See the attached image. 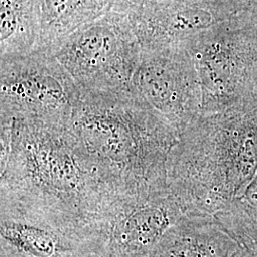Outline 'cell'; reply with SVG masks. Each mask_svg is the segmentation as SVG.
<instances>
[{
    "instance_id": "10",
    "label": "cell",
    "mask_w": 257,
    "mask_h": 257,
    "mask_svg": "<svg viewBox=\"0 0 257 257\" xmlns=\"http://www.w3.org/2000/svg\"><path fill=\"white\" fill-rule=\"evenodd\" d=\"M236 248L213 216L185 214L146 257H230Z\"/></svg>"
},
{
    "instance_id": "12",
    "label": "cell",
    "mask_w": 257,
    "mask_h": 257,
    "mask_svg": "<svg viewBox=\"0 0 257 257\" xmlns=\"http://www.w3.org/2000/svg\"><path fill=\"white\" fill-rule=\"evenodd\" d=\"M37 42L36 0H0V58L32 54Z\"/></svg>"
},
{
    "instance_id": "16",
    "label": "cell",
    "mask_w": 257,
    "mask_h": 257,
    "mask_svg": "<svg viewBox=\"0 0 257 257\" xmlns=\"http://www.w3.org/2000/svg\"><path fill=\"white\" fill-rule=\"evenodd\" d=\"M69 257H97L93 252H92V250H90V249H85V250H82V251H79V252H77V253H74L73 255H71V256Z\"/></svg>"
},
{
    "instance_id": "11",
    "label": "cell",
    "mask_w": 257,
    "mask_h": 257,
    "mask_svg": "<svg viewBox=\"0 0 257 257\" xmlns=\"http://www.w3.org/2000/svg\"><path fill=\"white\" fill-rule=\"evenodd\" d=\"M36 52L51 53L66 37L114 9V0H36Z\"/></svg>"
},
{
    "instance_id": "4",
    "label": "cell",
    "mask_w": 257,
    "mask_h": 257,
    "mask_svg": "<svg viewBox=\"0 0 257 257\" xmlns=\"http://www.w3.org/2000/svg\"><path fill=\"white\" fill-rule=\"evenodd\" d=\"M128 18L111 11L75 31L50 54L71 75L80 92H134L142 56Z\"/></svg>"
},
{
    "instance_id": "13",
    "label": "cell",
    "mask_w": 257,
    "mask_h": 257,
    "mask_svg": "<svg viewBox=\"0 0 257 257\" xmlns=\"http://www.w3.org/2000/svg\"><path fill=\"white\" fill-rule=\"evenodd\" d=\"M232 239L237 248L230 257H257V230H242L236 231Z\"/></svg>"
},
{
    "instance_id": "8",
    "label": "cell",
    "mask_w": 257,
    "mask_h": 257,
    "mask_svg": "<svg viewBox=\"0 0 257 257\" xmlns=\"http://www.w3.org/2000/svg\"><path fill=\"white\" fill-rule=\"evenodd\" d=\"M124 14L142 51L175 48L217 22L207 0H145Z\"/></svg>"
},
{
    "instance_id": "2",
    "label": "cell",
    "mask_w": 257,
    "mask_h": 257,
    "mask_svg": "<svg viewBox=\"0 0 257 257\" xmlns=\"http://www.w3.org/2000/svg\"><path fill=\"white\" fill-rule=\"evenodd\" d=\"M257 175V98L200 112L167 163L168 187L187 215L215 216L246 193Z\"/></svg>"
},
{
    "instance_id": "3",
    "label": "cell",
    "mask_w": 257,
    "mask_h": 257,
    "mask_svg": "<svg viewBox=\"0 0 257 257\" xmlns=\"http://www.w3.org/2000/svg\"><path fill=\"white\" fill-rule=\"evenodd\" d=\"M69 128L116 192L168 188V158L179 135L135 92H81Z\"/></svg>"
},
{
    "instance_id": "14",
    "label": "cell",
    "mask_w": 257,
    "mask_h": 257,
    "mask_svg": "<svg viewBox=\"0 0 257 257\" xmlns=\"http://www.w3.org/2000/svg\"><path fill=\"white\" fill-rule=\"evenodd\" d=\"M241 198H243L257 211V175Z\"/></svg>"
},
{
    "instance_id": "15",
    "label": "cell",
    "mask_w": 257,
    "mask_h": 257,
    "mask_svg": "<svg viewBox=\"0 0 257 257\" xmlns=\"http://www.w3.org/2000/svg\"><path fill=\"white\" fill-rule=\"evenodd\" d=\"M145 0H114V9L115 12L125 13L130 8L138 5Z\"/></svg>"
},
{
    "instance_id": "1",
    "label": "cell",
    "mask_w": 257,
    "mask_h": 257,
    "mask_svg": "<svg viewBox=\"0 0 257 257\" xmlns=\"http://www.w3.org/2000/svg\"><path fill=\"white\" fill-rule=\"evenodd\" d=\"M0 200L84 231L117 193L69 127L0 120ZM86 243V242H85Z\"/></svg>"
},
{
    "instance_id": "9",
    "label": "cell",
    "mask_w": 257,
    "mask_h": 257,
    "mask_svg": "<svg viewBox=\"0 0 257 257\" xmlns=\"http://www.w3.org/2000/svg\"><path fill=\"white\" fill-rule=\"evenodd\" d=\"M85 249L76 232L0 200V257H69Z\"/></svg>"
},
{
    "instance_id": "7",
    "label": "cell",
    "mask_w": 257,
    "mask_h": 257,
    "mask_svg": "<svg viewBox=\"0 0 257 257\" xmlns=\"http://www.w3.org/2000/svg\"><path fill=\"white\" fill-rule=\"evenodd\" d=\"M133 90L178 135L201 112L202 92L193 60L176 48L143 51Z\"/></svg>"
},
{
    "instance_id": "5",
    "label": "cell",
    "mask_w": 257,
    "mask_h": 257,
    "mask_svg": "<svg viewBox=\"0 0 257 257\" xmlns=\"http://www.w3.org/2000/svg\"><path fill=\"white\" fill-rule=\"evenodd\" d=\"M185 215L169 188L114 193L84 231L97 257H146Z\"/></svg>"
},
{
    "instance_id": "6",
    "label": "cell",
    "mask_w": 257,
    "mask_h": 257,
    "mask_svg": "<svg viewBox=\"0 0 257 257\" xmlns=\"http://www.w3.org/2000/svg\"><path fill=\"white\" fill-rule=\"evenodd\" d=\"M0 120L69 127L81 92L46 52L0 58Z\"/></svg>"
}]
</instances>
